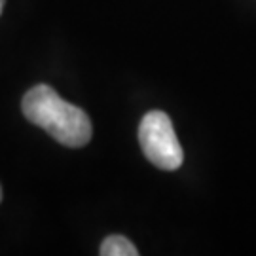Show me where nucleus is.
I'll return each instance as SVG.
<instances>
[{"label": "nucleus", "mask_w": 256, "mask_h": 256, "mask_svg": "<svg viewBox=\"0 0 256 256\" xmlns=\"http://www.w3.org/2000/svg\"><path fill=\"white\" fill-rule=\"evenodd\" d=\"M23 114L68 148L86 146L93 135L92 120L80 106L66 102L46 84L34 86L23 97Z\"/></svg>", "instance_id": "f257e3e1"}, {"label": "nucleus", "mask_w": 256, "mask_h": 256, "mask_svg": "<svg viewBox=\"0 0 256 256\" xmlns=\"http://www.w3.org/2000/svg\"><path fill=\"white\" fill-rule=\"evenodd\" d=\"M138 142L150 164L164 171H174L184 162L182 146L171 118L162 110H150L138 126Z\"/></svg>", "instance_id": "f03ea898"}, {"label": "nucleus", "mask_w": 256, "mask_h": 256, "mask_svg": "<svg viewBox=\"0 0 256 256\" xmlns=\"http://www.w3.org/2000/svg\"><path fill=\"white\" fill-rule=\"evenodd\" d=\"M99 252L102 256H137V247L124 236H108L101 243Z\"/></svg>", "instance_id": "7ed1b4c3"}, {"label": "nucleus", "mask_w": 256, "mask_h": 256, "mask_svg": "<svg viewBox=\"0 0 256 256\" xmlns=\"http://www.w3.org/2000/svg\"><path fill=\"white\" fill-rule=\"evenodd\" d=\"M4 2H6V0H0V14H2V10H4Z\"/></svg>", "instance_id": "20e7f679"}, {"label": "nucleus", "mask_w": 256, "mask_h": 256, "mask_svg": "<svg viewBox=\"0 0 256 256\" xmlns=\"http://www.w3.org/2000/svg\"><path fill=\"white\" fill-rule=\"evenodd\" d=\"M0 202H2V188H0Z\"/></svg>", "instance_id": "39448f33"}]
</instances>
